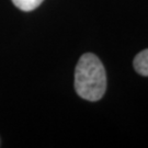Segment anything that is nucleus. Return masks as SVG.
I'll return each instance as SVG.
<instances>
[{"label":"nucleus","mask_w":148,"mask_h":148,"mask_svg":"<svg viewBox=\"0 0 148 148\" xmlns=\"http://www.w3.org/2000/svg\"><path fill=\"white\" fill-rule=\"evenodd\" d=\"M76 92L82 99L98 101L106 89V69L95 54H85L80 57L75 71Z\"/></svg>","instance_id":"f257e3e1"},{"label":"nucleus","mask_w":148,"mask_h":148,"mask_svg":"<svg viewBox=\"0 0 148 148\" xmlns=\"http://www.w3.org/2000/svg\"><path fill=\"white\" fill-rule=\"evenodd\" d=\"M134 68L139 75L148 76V49L136 55L134 59Z\"/></svg>","instance_id":"f03ea898"},{"label":"nucleus","mask_w":148,"mask_h":148,"mask_svg":"<svg viewBox=\"0 0 148 148\" xmlns=\"http://www.w3.org/2000/svg\"><path fill=\"white\" fill-rule=\"evenodd\" d=\"M43 1L44 0H12L13 5H16L18 9L25 11V12L35 10Z\"/></svg>","instance_id":"7ed1b4c3"}]
</instances>
